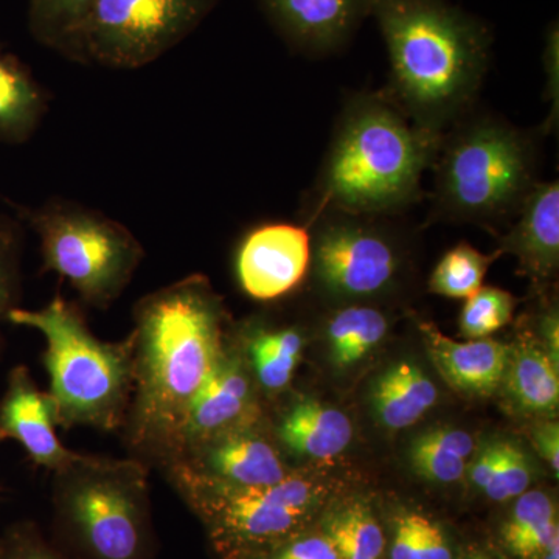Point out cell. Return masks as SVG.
<instances>
[{"instance_id": "cell-1", "label": "cell", "mask_w": 559, "mask_h": 559, "mask_svg": "<svg viewBox=\"0 0 559 559\" xmlns=\"http://www.w3.org/2000/svg\"><path fill=\"white\" fill-rule=\"evenodd\" d=\"M132 319L134 382L120 433L130 457L160 469L218 359L226 310L209 280L193 274L146 294Z\"/></svg>"}, {"instance_id": "cell-2", "label": "cell", "mask_w": 559, "mask_h": 559, "mask_svg": "<svg viewBox=\"0 0 559 559\" xmlns=\"http://www.w3.org/2000/svg\"><path fill=\"white\" fill-rule=\"evenodd\" d=\"M388 47L385 94L419 130L441 139L465 119L489 62L491 35L444 0H374Z\"/></svg>"}, {"instance_id": "cell-3", "label": "cell", "mask_w": 559, "mask_h": 559, "mask_svg": "<svg viewBox=\"0 0 559 559\" xmlns=\"http://www.w3.org/2000/svg\"><path fill=\"white\" fill-rule=\"evenodd\" d=\"M441 139L412 123L385 92L345 103L307 202L308 223L325 212L392 216L421 198Z\"/></svg>"}, {"instance_id": "cell-4", "label": "cell", "mask_w": 559, "mask_h": 559, "mask_svg": "<svg viewBox=\"0 0 559 559\" xmlns=\"http://www.w3.org/2000/svg\"><path fill=\"white\" fill-rule=\"evenodd\" d=\"M7 322L46 340L40 359L60 428L121 429L134 382L131 334L119 342L98 340L79 305L60 294L39 310L14 308Z\"/></svg>"}, {"instance_id": "cell-5", "label": "cell", "mask_w": 559, "mask_h": 559, "mask_svg": "<svg viewBox=\"0 0 559 559\" xmlns=\"http://www.w3.org/2000/svg\"><path fill=\"white\" fill-rule=\"evenodd\" d=\"M433 215L463 223L514 218L538 180V146L528 132L480 116L462 119L441 138Z\"/></svg>"}, {"instance_id": "cell-6", "label": "cell", "mask_w": 559, "mask_h": 559, "mask_svg": "<svg viewBox=\"0 0 559 559\" xmlns=\"http://www.w3.org/2000/svg\"><path fill=\"white\" fill-rule=\"evenodd\" d=\"M150 466L81 454L51 474L58 533L83 559H156Z\"/></svg>"}, {"instance_id": "cell-7", "label": "cell", "mask_w": 559, "mask_h": 559, "mask_svg": "<svg viewBox=\"0 0 559 559\" xmlns=\"http://www.w3.org/2000/svg\"><path fill=\"white\" fill-rule=\"evenodd\" d=\"M21 213L39 238L40 271L68 280L87 307L108 310L145 257L128 227L76 202L51 200Z\"/></svg>"}, {"instance_id": "cell-8", "label": "cell", "mask_w": 559, "mask_h": 559, "mask_svg": "<svg viewBox=\"0 0 559 559\" xmlns=\"http://www.w3.org/2000/svg\"><path fill=\"white\" fill-rule=\"evenodd\" d=\"M329 499L310 477L289 474L271 487L186 502L200 518L221 559H253L307 532Z\"/></svg>"}, {"instance_id": "cell-9", "label": "cell", "mask_w": 559, "mask_h": 559, "mask_svg": "<svg viewBox=\"0 0 559 559\" xmlns=\"http://www.w3.org/2000/svg\"><path fill=\"white\" fill-rule=\"evenodd\" d=\"M215 0H95L62 40V55L114 69L156 61L207 14Z\"/></svg>"}, {"instance_id": "cell-10", "label": "cell", "mask_w": 559, "mask_h": 559, "mask_svg": "<svg viewBox=\"0 0 559 559\" xmlns=\"http://www.w3.org/2000/svg\"><path fill=\"white\" fill-rule=\"evenodd\" d=\"M389 216L325 212L311 246L316 282L337 300H360L393 289L403 272V253L385 224ZM308 226V229H310Z\"/></svg>"}, {"instance_id": "cell-11", "label": "cell", "mask_w": 559, "mask_h": 559, "mask_svg": "<svg viewBox=\"0 0 559 559\" xmlns=\"http://www.w3.org/2000/svg\"><path fill=\"white\" fill-rule=\"evenodd\" d=\"M263 423L194 444L160 471L186 502L278 484L290 473Z\"/></svg>"}, {"instance_id": "cell-12", "label": "cell", "mask_w": 559, "mask_h": 559, "mask_svg": "<svg viewBox=\"0 0 559 559\" xmlns=\"http://www.w3.org/2000/svg\"><path fill=\"white\" fill-rule=\"evenodd\" d=\"M261 419H264V412L260 390L253 381L240 345L226 334L218 359L200 392L191 401L170 459L165 465L194 444L230 430L255 425Z\"/></svg>"}, {"instance_id": "cell-13", "label": "cell", "mask_w": 559, "mask_h": 559, "mask_svg": "<svg viewBox=\"0 0 559 559\" xmlns=\"http://www.w3.org/2000/svg\"><path fill=\"white\" fill-rule=\"evenodd\" d=\"M311 246L307 226L271 223L250 230L235 260L241 289L260 301L286 296L307 277Z\"/></svg>"}, {"instance_id": "cell-14", "label": "cell", "mask_w": 559, "mask_h": 559, "mask_svg": "<svg viewBox=\"0 0 559 559\" xmlns=\"http://www.w3.org/2000/svg\"><path fill=\"white\" fill-rule=\"evenodd\" d=\"M57 428V407L49 392L38 388L28 367H13L0 399V440H16L33 465L53 474L81 457L61 443Z\"/></svg>"}, {"instance_id": "cell-15", "label": "cell", "mask_w": 559, "mask_h": 559, "mask_svg": "<svg viewBox=\"0 0 559 559\" xmlns=\"http://www.w3.org/2000/svg\"><path fill=\"white\" fill-rule=\"evenodd\" d=\"M267 13L301 49L325 53L340 49L360 22L370 16L374 0H261Z\"/></svg>"}, {"instance_id": "cell-16", "label": "cell", "mask_w": 559, "mask_h": 559, "mask_svg": "<svg viewBox=\"0 0 559 559\" xmlns=\"http://www.w3.org/2000/svg\"><path fill=\"white\" fill-rule=\"evenodd\" d=\"M423 341L443 380L460 393L489 396L498 392L509 362L510 345L485 337L459 342L433 323H419Z\"/></svg>"}, {"instance_id": "cell-17", "label": "cell", "mask_w": 559, "mask_h": 559, "mask_svg": "<svg viewBox=\"0 0 559 559\" xmlns=\"http://www.w3.org/2000/svg\"><path fill=\"white\" fill-rule=\"evenodd\" d=\"M509 234L502 237L499 253H511L522 270L535 280L557 274L559 263V186L538 182L518 215Z\"/></svg>"}, {"instance_id": "cell-18", "label": "cell", "mask_w": 559, "mask_h": 559, "mask_svg": "<svg viewBox=\"0 0 559 559\" xmlns=\"http://www.w3.org/2000/svg\"><path fill=\"white\" fill-rule=\"evenodd\" d=\"M277 447L307 459H333L347 450L353 425L344 412L314 400H300L272 428Z\"/></svg>"}, {"instance_id": "cell-19", "label": "cell", "mask_w": 559, "mask_h": 559, "mask_svg": "<svg viewBox=\"0 0 559 559\" xmlns=\"http://www.w3.org/2000/svg\"><path fill=\"white\" fill-rule=\"evenodd\" d=\"M260 393L283 392L299 367L304 334L296 326H272L264 320H250L235 334Z\"/></svg>"}, {"instance_id": "cell-20", "label": "cell", "mask_w": 559, "mask_h": 559, "mask_svg": "<svg viewBox=\"0 0 559 559\" xmlns=\"http://www.w3.org/2000/svg\"><path fill=\"white\" fill-rule=\"evenodd\" d=\"M511 406L525 415L554 417L559 403L558 366L533 340L510 345L502 385Z\"/></svg>"}, {"instance_id": "cell-21", "label": "cell", "mask_w": 559, "mask_h": 559, "mask_svg": "<svg viewBox=\"0 0 559 559\" xmlns=\"http://www.w3.org/2000/svg\"><path fill=\"white\" fill-rule=\"evenodd\" d=\"M439 400L436 382L414 362H399L382 371L370 390L374 417L388 429L411 428Z\"/></svg>"}, {"instance_id": "cell-22", "label": "cell", "mask_w": 559, "mask_h": 559, "mask_svg": "<svg viewBox=\"0 0 559 559\" xmlns=\"http://www.w3.org/2000/svg\"><path fill=\"white\" fill-rule=\"evenodd\" d=\"M46 110V92L32 70L0 44V142H27L38 130Z\"/></svg>"}, {"instance_id": "cell-23", "label": "cell", "mask_w": 559, "mask_h": 559, "mask_svg": "<svg viewBox=\"0 0 559 559\" xmlns=\"http://www.w3.org/2000/svg\"><path fill=\"white\" fill-rule=\"evenodd\" d=\"M516 499L500 530V540L511 557L544 559L559 547L557 506L539 489H528Z\"/></svg>"}, {"instance_id": "cell-24", "label": "cell", "mask_w": 559, "mask_h": 559, "mask_svg": "<svg viewBox=\"0 0 559 559\" xmlns=\"http://www.w3.org/2000/svg\"><path fill=\"white\" fill-rule=\"evenodd\" d=\"M389 325L388 314L371 305L349 304L334 311L325 325L331 364L352 369L385 340Z\"/></svg>"}, {"instance_id": "cell-25", "label": "cell", "mask_w": 559, "mask_h": 559, "mask_svg": "<svg viewBox=\"0 0 559 559\" xmlns=\"http://www.w3.org/2000/svg\"><path fill=\"white\" fill-rule=\"evenodd\" d=\"M476 444L466 430L436 428L419 433L412 441V468L433 484H454L465 477Z\"/></svg>"}, {"instance_id": "cell-26", "label": "cell", "mask_w": 559, "mask_h": 559, "mask_svg": "<svg viewBox=\"0 0 559 559\" xmlns=\"http://www.w3.org/2000/svg\"><path fill=\"white\" fill-rule=\"evenodd\" d=\"M322 533L341 559H384V532L367 503L353 500L331 510Z\"/></svg>"}, {"instance_id": "cell-27", "label": "cell", "mask_w": 559, "mask_h": 559, "mask_svg": "<svg viewBox=\"0 0 559 559\" xmlns=\"http://www.w3.org/2000/svg\"><path fill=\"white\" fill-rule=\"evenodd\" d=\"M495 257L485 255L469 242H460L444 253L428 282L429 293L448 299H469L480 288Z\"/></svg>"}, {"instance_id": "cell-28", "label": "cell", "mask_w": 559, "mask_h": 559, "mask_svg": "<svg viewBox=\"0 0 559 559\" xmlns=\"http://www.w3.org/2000/svg\"><path fill=\"white\" fill-rule=\"evenodd\" d=\"M390 559H454L440 522L417 510L400 511L393 521Z\"/></svg>"}, {"instance_id": "cell-29", "label": "cell", "mask_w": 559, "mask_h": 559, "mask_svg": "<svg viewBox=\"0 0 559 559\" xmlns=\"http://www.w3.org/2000/svg\"><path fill=\"white\" fill-rule=\"evenodd\" d=\"M22 252L24 227L20 219L0 213V356L5 349L2 323L14 308H20L22 297Z\"/></svg>"}, {"instance_id": "cell-30", "label": "cell", "mask_w": 559, "mask_h": 559, "mask_svg": "<svg viewBox=\"0 0 559 559\" xmlns=\"http://www.w3.org/2000/svg\"><path fill=\"white\" fill-rule=\"evenodd\" d=\"M516 299L507 290L480 288L466 299L460 314V333L468 340H485L509 325L513 319Z\"/></svg>"}, {"instance_id": "cell-31", "label": "cell", "mask_w": 559, "mask_h": 559, "mask_svg": "<svg viewBox=\"0 0 559 559\" xmlns=\"http://www.w3.org/2000/svg\"><path fill=\"white\" fill-rule=\"evenodd\" d=\"M95 0H31L28 27L44 46L58 50Z\"/></svg>"}, {"instance_id": "cell-32", "label": "cell", "mask_w": 559, "mask_h": 559, "mask_svg": "<svg viewBox=\"0 0 559 559\" xmlns=\"http://www.w3.org/2000/svg\"><path fill=\"white\" fill-rule=\"evenodd\" d=\"M532 480L527 454L511 441H499L498 457L481 492L492 502H507L528 491Z\"/></svg>"}, {"instance_id": "cell-33", "label": "cell", "mask_w": 559, "mask_h": 559, "mask_svg": "<svg viewBox=\"0 0 559 559\" xmlns=\"http://www.w3.org/2000/svg\"><path fill=\"white\" fill-rule=\"evenodd\" d=\"M0 559H70L31 521L11 525L0 536Z\"/></svg>"}, {"instance_id": "cell-34", "label": "cell", "mask_w": 559, "mask_h": 559, "mask_svg": "<svg viewBox=\"0 0 559 559\" xmlns=\"http://www.w3.org/2000/svg\"><path fill=\"white\" fill-rule=\"evenodd\" d=\"M253 559H341L333 544L322 532L314 535L310 530L280 544L266 554Z\"/></svg>"}, {"instance_id": "cell-35", "label": "cell", "mask_w": 559, "mask_h": 559, "mask_svg": "<svg viewBox=\"0 0 559 559\" xmlns=\"http://www.w3.org/2000/svg\"><path fill=\"white\" fill-rule=\"evenodd\" d=\"M533 441L535 447L538 448L543 457L549 462L550 469L554 471L555 476L558 477L559 471V430L557 423H547L540 425L539 428L533 432Z\"/></svg>"}, {"instance_id": "cell-36", "label": "cell", "mask_w": 559, "mask_h": 559, "mask_svg": "<svg viewBox=\"0 0 559 559\" xmlns=\"http://www.w3.org/2000/svg\"><path fill=\"white\" fill-rule=\"evenodd\" d=\"M558 311L557 308H549L546 314L540 318V334L544 336L547 347H549V356L551 360L558 366Z\"/></svg>"}, {"instance_id": "cell-37", "label": "cell", "mask_w": 559, "mask_h": 559, "mask_svg": "<svg viewBox=\"0 0 559 559\" xmlns=\"http://www.w3.org/2000/svg\"><path fill=\"white\" fill-rule=\"evenodd\" d=\"M460 559H498L496 557H492L491 554H488V551L480 550V549H469L466 551L465 555H462V558Z\"/></svg>"}, {"instance_id": "cell-38", "label": "cell", "mask_w": 559, "mask_h": 559, "mask_svg": "<svg viewBox=\"0 0 559 559\" xmlns=\"http://www.w3.org/2000/svg\"><path fill=\"white\" fill-rule=\"evenodd\" d=\"M0 441H2V440H0ZM2 495H3V487H0V496H2Z\"/></svg>"}]
</instances>
